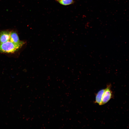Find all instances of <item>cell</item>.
Wrapping results in <instances>:
<instances>
[{"instance_id": "cell-2", "label": "cell", "mask_w": 129, "mask_h": 129, "mask_svg": "<svg viewBox=\"0 0 129 129\" xmlns=\"http://www.w3.org/2000/svg\"><path fill=\"white\" fill-rule=\"evenodd\" d=\"M111 88V85L110 84L107 85V87L105 89L100 105L105 104L113 98V94Z\"/></svg>"}, {"instance_id": "cell-5", "label": "cell", "mask_w": 129, "mask_h": 129, "mask_svg": "<svg viewBox=\"0 0 129 129\" xmlns=\"http://www.w3.org/2000/svg\"><path fill=\"white\" fill-rule=\"evenodd\" d=\"M105 90V89H102L99 91L96 94L95 102L100 105L103 94Z\"/></svg>"}, {"instance_id": "cell-1", "label": "cell", "mask_w": 129, "mask_h": 129, "mask_svg": "<svg viewBox=\"0 0 129 129\" xmlns=\"http://www.w3.org/2000/svg\"><path fill=\"white\" fill-rule=\"evenodd\" d=\"M22 46L9 41L0 44V53H13L18 51Z\"/></svg>"}, {"instance_id": "cell-6", "label": "cell", "mask_w": 129, "mask_h": 129, "mask_svg": "<svg viewBox=\"0 0 129 129\" xmlns=\"http://www.w3.org/2000/svg\"><path fill=\"white\" fill-rule=\"evenodd\" d=\"M60 4L67 5L72 4L74 2L73 0H55Z\"/></svg>"}, {"instance_id": "cell-3", "label": "cell", "mask_w": 129, "mask_h": 129, "mask_svg": "<svg viewBox=\"0 0 129 129\" xmlns=\"http://www.w3.org/2000/svg\"><path fill=\"white\" fill-rule=\"evenodd\" d=\"M9 41L16 44L22 46L25 44L24 42L20 40L17 33L15 31L11 32Z\"/></svg>"}, {"instance_id": "cell-4", "label": "cell", "mask_w": 129, "mask_h": 129, "mask_svg": "<svg viewBox=\"0 0 129 129\" xmlns=\"http://www.w3.org/2000/svg\"><path fill=\"white\" fill-rule=\"evenodd\" d=\"M11 32L8 30H0V44L9 40Z\"/></svg>"}]
</instances>
